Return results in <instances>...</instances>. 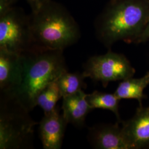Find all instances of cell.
Returning a JSON list of instances; mask_svg holds the SVG:
<instances>
[{
  "label": "cell",
  "instance_id": "cell-17",
  "mask_svg": "<svg viewBox=\"0 0 149 149\" xmlns=\"http://www.w3.org/2000/svg\"><path fill=\"white\" fill-rule=\"evenodd\" d=\"M149 39V19L144 31L139 37L135 43H144Z\"/></svg>",
  "mask_w": 149,
  "mask_h": 149
},
{
  "label": "cell",
  "instance_id": "cell-9",
  "mask_svg": "<svg viewBox=\"0 0 149 149\" xmlns=\"http://www.w3.org/2000/svg\"><path fill=\"white\" fill-rule=\"evenodd\" d=\"M68 124L57 107L52 112L44 114L39 123V136L43 148L61 149Z\"/></svg>",
  "mask_w": 149,
  "mask_h": 149
},
{
  "label": "cell",
  "instance_id": "cell-6",
  "mask_svg": "<svg viewBox=\"0 0 149 149\" xmlns=\"http://www.w3.org/2000/svg\"><path fill=\"white\" fill-rule=\"evenodd\" d=\"M136 71L127 57L109 49L105 54L90 58L84 65L85 78L101 82L106 87L109 82L133 77Z\"/></svg>",
  "mask_w": 149,
  "mask_h": 149
},
{
  "label": "cell",
  "instance_id": "cell-3",
  "mask_svg": "<svg viewBox=\"0 0 149 149\" xmlns=\"http://www.w3.org/2000/svg\"><path fill=\"white\" fill-rule=\"evenodd\" d=\"M33 47L64 50L81 38L80 27L61 4L48 0L29 15Z\"/></svg>",
  "mask_w": 149,
  "mask_h": 149
},
{
  "label": "cell",
  "instance_id": "cell-7",
  "mask_svg": "<svg viewBox=\"0 0 149 149\" xmlns=\"http://www.w3.org/2000/svg\"><path fill=\"white\" fill-rule=\"evenodd\" d=\"M121 124L130 149H149V106H139L133 117Z\"/></svg>",
  "mask_w": 149,
  "mask_h": 149
},
{
  "label": "cell",
  "instance_id": "cell-15",
  "mask_svg": "<svg viewBox=\"0 0 149 149\" xmlns=\"http://www.w3.org/2000/svg\"><path fill=\"white\" fill-rule=\"evenodd\" d=\"M62 98L56 80L48 84L38 95L36 105L40 107L44 114L52 112L56 108V103Z\"/></svg>",
  "mask_w": 149,
  "mask_h": 149
},
{
  "label": "cell",
  "instance_id": "cell-19",
  "mask_svg": "<svg viewBox=\"0 0 149 149\" xmlns=\"http://www.w3.org/2000/svg\"><path fill=\"white\" fill-rule=\"evenodd\" d=\"M47 1H48V0H40V1H41V2H42V4L43 3V2H44Z\"/></svg>",
  "mask_w": 149,
  "mask_h": 149
},
{
  "label": "cell",
  "instance_id": "cell-11",
  "mask_svg": "<svg viewBox=\"0 0 149 149\" xmlns=\"http://www.w3.org/2000/svg\"><path fill=\"white\" fill-rule=\"evenodd\" d=\"M87 95L84 91L81 90L63 98V117L66 122L76 128L84 127L87 114L93 109L86 100Z\"/></svg>",
  "mask_w": 149,
  "mask_h": 149
},
{
  "label": "cell",
  "instance_id": "cell-10",
  "mask_svg": "<svg viewBox=\"0 0 149 149\" xmlns=\"http://www.w3.org/2000/svg\"><path fill=\"white\" fill-rule=\"evenodd\" d=\"M22 65L21 55L0 50L1 94L12 95L19 85Z\"/></svg>",
  "mask_w": 149,
  "mask_h": 149
},
{
  "label": "cell",
  "instance_id": "cell-4",
  "mask_svg": "<svg viewBox=\"0 0 149 149\" xmlns=\"http://www.w3.org/2000/svg\"><path fill=\"white\" fill-rule=\"evenodd\" d=\"M13 96L1 94L0 149L33 148L35 122Z\"/></svg>",
  "mask_w": 149,
  "mask_h": 149
},
{
  "label": "cell",
  "instance_id": "cell-14",
  "mask_svg": "<svg viewBox=\"0 0 149 149\" xmlns=\"http://www.w3.org/2000/svg\"><path fill=\"white\" fill-rule=\"evenodd\" d=\"M85 77L82 73L64 72L56 80L62 98L74 95L85 88Z\"/></svg>",
  "mask_w": 149,
  "mask_h": 149
},
{
  "label": "cell",
  "instance_id": "cell-13",
  "mask_svg": "<svg viewBox=\"0 0 149 149\" xmlns=\"http://www.w3.org/2000/svg\"><path fill=\"white\" fill-rule=\"evenodd\" d=\"M86 100L93 109L100 108L109 110L116 115L117 122H122V120L119 112V104L121 100L114 93L95 91L92 93L87 95Z\"/></svg>",
  "mask_w": 149,
  "mask_h": 149
},
{
  "label": "cell",
  "instance_id": "cell-21",
  "mask_svg": "<svg viewBox=\"0 0 149 149\" xmlns=\"http://www.w3.org/2000/svg\"></svg>",
  "mask_w": 149,
  "mask_h": 149
},
{
  "label": "cell",
  "instance_id": "cell-20",
  "mask_svg": "<svg viewBox=\"0 0 149 149\" xmlns=\"http://www.w3.org/2000/svg\"><path fill=\"white\" fill-rule=\"evenodd\" d=\"M111 1H116V0H111Z\"/></svg>",
  "mask_w": 149,
  "mask_h": 149
},
{
  "label": "cell",
  "instance_id": "cell-5",
  "mask_svg": "<svg viewBox=\"0 0 149 149\" xmlns=\"http://www.w3.org/2000/svg\"><path fill=\"white\" fill-rule=\"evenodd\" d=\"M29 15L12 7L0 14V50L21 55L33 47Z\"/></svg>",
  "mask_w": 149,
  "mask_h": 149
},
{
  "label": "cell",
  "instance_id": "cell-18",
  "mask_svg": "<svg viewBox=\"0 0 149 149\" xmlns=\"http://www.w3.org/2000/svg\"><path fill=\"white\" fill-rule=\"evenodd\" d=\"M28 4L31 6L32 12H34L38 10L42 5L40 0H26Z\"/></svg>",
  "mask_w": 149,
  "mask_h": 149
},
{
  "label": "cell",
  "instance_id": "cell-8",
  "mask_svg": "<svg viewBox=\"0 0 149 149\" xmlns=\"http://www.w3.org/2000/svg\"><path fill=\"white\" fill-rule=\"evenodd\" d=\"M91 146L96 149H130L119 123L96 124L88 129L87 136Z\"/></svg>",
  "mask_w": 149,
  "mask_h": 149
},
{
  "label": "cell",
  "instance_id": "cell-2",
  "mask_svg": "<svg viewBox=\"0 0 149 149\" xmlns=\"http://www.w3.org/2000/svg\"><path fill=\"white\" fill-rule=\"evenodd\" d=\"M63 53L62 50L34 46L21 54V81L15 92L8 95L31 112L37 106L36 99L41 91L68 71Z\"/></svg>",
  "mask_w": 149,
  "mask_h": 149
},
{
  "label": "cell",
  "instance_id": "cell-16",
  "mask_svg": "<svg viewBox=\"0 0 149 149\" xmlns=\"http://www.w3.org/2000/svg\"><path fill=\"white\" fill-rule=\"evenodd\" d=\"M17 0H0V14L13 7Z\"/></svg>",
  "mask_w": 149,
  "mask_h": 149
},
{
  "label": "cell",
  "instance_id": "cell-12",
  "mask_svg": "<svg viewBox=\"0 0 149 149\" xmlns=\"http://www.w3.org/2000/svg\"><path fill=\"white\" fill-rule=\"evenodd\" d=\"M149 85V72L143 77L138 79L130 77L122 80L119 84L114 94L120 100L134 99L138 100L139 106L142 105V101L145 98L144 91Z\"/></svg>",
  "mask_w": 149,
  "mask_h": 149
},
{
  "label": "cell",
  "instance_id": "cell-1",
  "mask_svg": "<svg viewBox=\"0 0 149 149\" xmlns=\"http://www.w3.org/2000/svg\"><path fill=\"white\" fill-rule=\"evenodd\" d=\"M149 19V0L110 1L95 22L96 37L108 49L119 41L135 43Z\"/></svg>",
  "mask_w": 149,
  "mask_h": 149
}]
</instances>
